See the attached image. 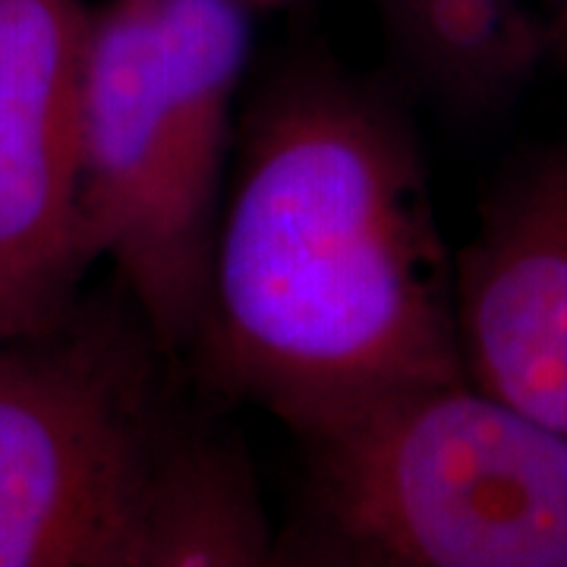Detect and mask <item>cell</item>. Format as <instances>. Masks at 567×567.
Listing matches in <instances>:
<instances>
[{"label": "cell", "mask_w": 567, "mask_h": 567, "mask_svg": "<svg viewBox=\"0 0 567 567\" xmlns=\"http://www.w3.org/2000/svg\"><path fill=\"white\" fill-rule=\"evenodd\" d=\"M300 439L316 567H567V435L470 379Z\"/></svg>", "instance_id": "3"}, {"label": "cell", "mask_w": 567, "mask_h": 567, "mask_svg": "<svg viewBox=\"0 0 567 567\" xmlns=\"http://www.w3.org/2000/svg\"><path fill=\"white\" fill-rule=\"evenodd\" d=\"M237 3L249 7L252 13H278V10H290V7H297L303 0H237Z\"/></svg>", "instance_id": "10"}, {"label": "cell", "mask_w": 567, "mask_h": 567, "mask_svg": "<svg viewBox=\"0 0 567 567\" xmlns=\"http://www.w3.org/2000/svg\"><path fill=\"white\" fill-rule=\"evenodd\" d=\"M394 61L435 99L498 102L548 54L536 0H369Z\"/></svg>", "instance_id": "8"}, {"label": "cell", "mask_w": 567, "mask_h": 567, "mask_svg": "<svg viewBox=\"0 0 567 567\" xmlns=\"http://www.w3.org/2000/svg\"><path fill=\"white\" fill-rule=\"evenodd\" d=\"M237 0H107L89 10L76 133V249L171 360L193 353L221 218L230 114L252 44Z\"/></svg>", "instance_id": "2"}, {"label": "cell", "mask_w": 567, "mask_h": 567, "mask_svg": "<svg viewBox=\"0 0 567 567\" xmlns=\"http://www.w3.org/2000/svg\"><path fill=\"white\" fill-rule=\"evenodd\" d=\"M121 287L0 341V567H123L183 420Z\"/></svg>", "instance_id": "4"}, {"label": "cell", "mask_w": 567, "mask_h": 567, "mask_svg": "<svg viewBox=\"0 0 567 567\" xmlns=\"http://www.w3.org/2000/svg\"><path fill=\"white\" fill-rule=\"evenodd\" d=\"M464 375L567 435V142L488 205L454 259Z\"/></svg>", "instance_id": "6"}, {"label": "cell", "mask_w": 567, "mask_h": 567, "mask_svg": "<svg viewBox=\"0 0 567 567\" xmlns=\"http://www.w3.org/2000/svg\"><path fill=\"white\" fill-rule=\"evenodd\" d=\"M123 567H293L234 442L183 423Z\"/></svg>", "instance_id": "7"}, {"label": "cell", "mask_w": 567, "mask_h": 567, "mask_svg": "<svg viewBox=\"0 0 567 567\" xmlns=\"http://www.w3.org/2000/svg\"><path fill=\"white\" fill-rule=\"evenodd\" d=\"M85 0H0V341L80 300L76 249Z\"/></svg>", "instance_id": "5"}, {"label": "cell", "mask_w": 567, "mask_h": 567, "mask_svg": "<svg viewBox=\"0 0 567 567\" xmlns=\"http://www.w3.org/2000/svg\"><path fill=\"white\" fill-rule=\"evenodd\" d=\"M189 357L297 435L466 379L454 262L423 155L385 89L328 61L293 63L259 89Z\"/></svg>", "instance_id": "1"}, {"label": "cell", "mask_w": 567, "mask_h": 567, "mask_svg": "<svg viewBox=\"0 0 567 567\" xmlns=\"http://www.w3.org/2000/svg\"><path fill=\"white\" fill-rule=\"evenodd\" d=\"M548 51L567 61V0L558 3L551 25H548Z\"/></svg>", "instance_id": "9"}]
</instances>
